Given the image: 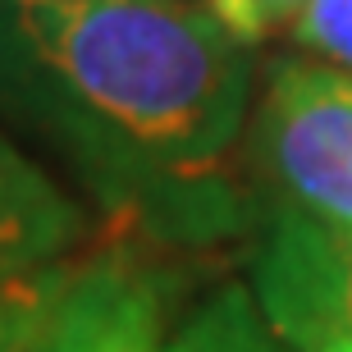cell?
<instances>
[{
    "mask_svg": "<svg viewBox=\"0 0 352 352\" xmlns=\"http://www.w3.org/2000/svg\"><path fill=\"white\" fill-rule=\"evenodd\" d=\"M46 82L174 174H206L243 115L238 37L188 0H0V91Z\"/></svg>",
    "mask_w": 352,
    "mask_h": 352,
    "instance_id": "cell-1",
    "label": "cell"
},
{
    "mask_svg": "<svg viewBox=\"0 0 352 352\" xmlns=\"http://www.w3.org/2000/svg\"><path fill=\"white\" fill-rule=\"evenodd\" d=\"M261 156L307 220L352 234V78L320 60L274 69L261 105Z\"/></svg>",
    "mask_w": 352,
    "mask_h": 352,
    "instance_id": "cell-2",
    "label": "cell"
},
{
    "mask_svg": "<svg viewBox=\"0 0 352 352\" xmlns=\"http://www.w3.org/2000/svg\"><path fill=\"white\" fill-rule=\"evenodd\" d=\"M14 352H160V284L129 256L65 270Z\"/></svg>",
    "mask_w": 352,
    "mask_h": 352,
    "instance_id": "cell-3",
    "label": "cell"
},
{
    "mask_svg": "<svg viewBox=\"0 0 352 352\" xmlns=\"http://www.w3.org/2000/svg\"><path fill=\"white\" fill-rule=\"evenodd\" d=\"M261 307L265 325L298 348L352 334V234L288 220L261 261Z\"/></svg>",
    "mask_w": 352,
    "mask_h": 352,
    "instance_id": "cell-4",
    "label": "cell"
},
{
    "mask_svg": "<svg viewBox=\"0 0 352 352\" xmlns=\"http://www.w3.org/2000/svg\"><path fill=\"white\" fill-rule=\"evenodd\" d=\"M74 238V201L0 133V270L55 265Z\"/></svg>",
    "mask_w": 352,
    "mask_h": 352,
    "instance_id": "cell-5",
    "label": "cell"
},
{
    "mask_svg": "<svg viewBox=\"0 0 352 352\" xmlns=\"http://www.w3.org/2000/svg\"><path fill=\"white\" fill-rule=\"evenodd\" d=\"M160 352H274V339L248 288H224Z\"/></svg>",
    "mask_w": 352,
    "mask_h": 352,
    "instance_id": "cell-6",
    "label": "cell"
},
{
    "mask_svg": "<svg viewBox=\"0 0 352 352\" xmlns=\"http://www.w3.org/2000/svg\"><path fill=\"white\" fill-rule=\"evenodd\" d=\"M65 265H41V270H0V352H14L51 302Z\"/></svg>",
    "mask_w": 352,
    "mask_h": 352,
    "instance_id": "cell-7",
    "label": "cell"
},
{
    "mask_svg": "<svg viewBox=\"0 0 352 352\" xmlns=\"http://www.w3.org/2000/svg\"><path fill=\"white\" fill-rule=\"evenodd\" d=\"M298 46L352 78V0H307L293 19Z\"/></svg>",
    "mask_w": 352,
    "mask_h": 352,
    "instance_id": "cell-8",
    "label": "cell"
},
{
    "mask_svg": "<svg viewBox=\"0 0 352 352\" xmlns=\"http://www.w3.org/2000/svg\"><path fill=\"white\" fill-rule=\"evenodd\" d=\"M307 0H210V14L220 19L238 41H261L270 28L298 19Z\"/></svg>",
    "mask_w": 352,
    "mask_h": 352,
    "instance_id": "cell-9",
    "label": "cell"
},
{
    "mask_svg": "<svg viewBox=\"0 0 352 352\" xmlns=\"http://www.w3.org/2000/svg\"><path fill=\"white\" fill-rule=\"evenodd\" d=\"M302 352H352V334H325V339L307 343Z\"/></svg>",
    "mask_w": 352,
    "mask_h": 352,
    "instance_id": "cell-10",
    "label": "cell"
}]
</instances>
